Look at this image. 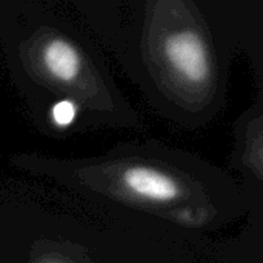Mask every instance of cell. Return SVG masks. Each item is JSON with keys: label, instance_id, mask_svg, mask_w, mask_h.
<instances>
[{"label": "cell", "instance_id": "obj_5", "mask_svg": "<svg viewBox=\"0 0 263 263\" xmlns=\"http://www.w3.org/2000/svg\"><path fill=\"white\" fill-rule=\"evenodd\" d=\"M231 168L240 176V186L253 205L263 210V105L256 100L234 125Z\"/></svg>", "mask_w": 263, "mask_h": 263}, {"label": "cell", "instance_id": "obj_2", "mask_svg": "<svg viewBox=\"0 0 263 263\" xmlns=\"http://www.w3.org/2000/svg\"><path fill=\"white\" fill-rule=\"evenodd\" d=\"M9 163L83 200L211 236L263 217L239 180L214 163L156 140L120 143L92 157L14 154Z\"/></svg>", "mask_w": 263, "mask_h": 263}, {"label": "cell", "instance_id": "obj_3", "mask_svg": "<svg viewBox=\"0 0 263 263\" xmlns=\"http://www.w3.org/2000/svg\"><path fill=\"white\" fill-rule=\"evenodd\" d=\"M0 191V263H247V236L216 242L157 220L65 196Z\"/></svg>", "mask_w": 263, "mask_h": 263}, {"label": "cell", "instance_id": "obj_1", "mask_svg": "<svg viewBox=\"0 0 263 263\" xmlns=\"http://www.w3.org/2000/svg\"><path fill=\"white\" fill-rule=\"evenodd\" d=\"M97 45L114 57L148 106L199 129L223 111L230 68L247 51L263 79L262 12L250 2L68 0Z\"/></svg>", "mask_w": 263, "mask_h": 263}, {"label": "cell", "instance_id": "obj_4", "mask_svg": "<svg viewBox=\"0 0 263 263\" xmlns=\"http://www.w3.org/2000/svg\"><path fill=\"white\" fill-rule=\"evenodd\" d=\"M0 52L39 133L63 103L77 111V133L143 128L102 48L65 2L0 0Z\"/></svg>", "mask_w": 263, "mask_h": 263}]
</instances>
